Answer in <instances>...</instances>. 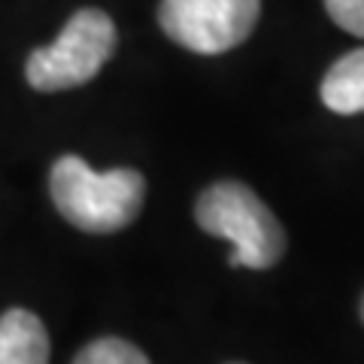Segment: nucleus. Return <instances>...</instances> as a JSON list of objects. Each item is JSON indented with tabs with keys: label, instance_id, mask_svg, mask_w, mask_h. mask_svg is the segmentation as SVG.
I'll return each mask as SVG.
<instances>
[{
	"label": "nucleus",
	"instance_id": "1",
	"mask_svg": "<svg viewBox=\"0 0 364 364\" xmlns=\"http://www.w3.org/2000/svg\"><path fill=\"white\" fill-rule=\"evenodd\" d=\"M49 191L58 213L79 231L112 234L128 228L140 215L146 179L128 167L100 173V170H91L79 155H64L52 167Z\"/></svg>",
	"mask_w": 364,
	"mask_h": 364
},
{
	"label": "nucleus",
	"instance_id": "2",
	"mask_svg": "<svg viewBox=\"0 0 364 364\" xmlns=\"http://www.w3.org/2000/svg\"><path fill=\"white\" fill-rule=\"evenodd\" d=\"M195 219L207 234L234 243L231 267L267 270L286 252V231L264 200L234 179L215 182L198 198Z\"/></svg>",
	"mask_w": 364,
	"mask_h": 364
},
{
	"label": "nucleus",
	"instance_id": "3",
	"mask_svg": "<svg viewBox=\"0 0 364 364\" xmlns=\"http://www.w3.org/2000/svg\"><path fill=\"white\" fill-rule=\"evenodd\" d=\"M116 49V25L100 9H79L52 46L31 52L28 82L37 91H64L85 85L100 73Z\"/></svg>",
	"mask_w": 364,
	"mask_h": 364
},
{
	"label": "nucleus",
	"instance_id": "4",
	"mask_svg": "<svg viewBox=\"0 0 364 364\" xmlns=\"http://www.w3.org/2000/svg\"><path fill=\"white\" fill-rule=\"evenodd\" d=\"M261 0H161L158 21L182 49L219 55L252 33Z\"/></svg>",
	"mask_w": 364,
	"mask_h": 364
},
{
	"label": "nucleus",
	"instance_id": "5",
	"mask_svg": "<svg viewBox=\"0 0 364 364\" xmlns=\"http://www.w3.org/2000/svg\"><path fill=\"white\" fill-rule=\"evenodd\" d=\"M49 334L31 310H6L0 316V364H49Z\"/></svg>",
	"mask_w": 364,
	"mask_h": 364
},
{
	"label": "nucleus",
	"instance_id": "6",
	"mask_svg": "<svg viewBox=\"0 0 364 364\" xmlns=\"http://www.w3.org/2000/svg\"><path fill=\"white\" fill-rule=\"evenodd\" d=\"M322 104L340 116L364 112V49L349 52L331 64L322 79Z\"/></svg>",
	"mask_w": 364,
	"mask_h": 364
},
{
	"label": "nucleus",
	"instance_id": "7",
	"mask_svg": "<svg viewBox=\"0 0 364 364\" xmlns=\"http://www.w3.org/2000/svg\"><path fill=\"white\" fill-rule=\"evenodd\" d=\"M73 364H152L134 343L122 337H100L95 343H88Z\"/></svg>",
	"mask_w": 364,
	"mask_h": 364
},
{
	"label": "nucleus",
	"instance_id": "8",
	"mask_svg": "<svg viewBox=\"0 0 364 364\" xmlns=\"http://www.w3.org/2000/svg\"><path fill=\"white\" fill-rule=\"evenodd\" d=\"M325 6L343 31L364 37V0H325Z\"/></svg>",
	"mask_w": 364,
	"mask_h": 364
},
{
	"label": "nucleus",
	"instance_id": "9",
	"mask_svg": "<svg viewBox=\"0 0 364 364\" xmlns=\"http://www.w3.org/2000/svg\"><path fill=\"white\" fill-rule=\"evenodd\" d=\"M361 318H364V301H361Z\"/></svg>",
	"mask_w": 364,
	"mask_h": 364
},
{
	"label": "nucleus",
	"instance_id": "10",
	"mask_svg": "<svg viewBox=\"0 0 364 364\" xmlns=\"http://www.w3.org/2000/svg\"><path fill=\"white\" fill-rule=\"evenodd\" d=\"M234 364H243V361H234Z\"/></svg>",
	"mask_w": 364,
	"mask_h": 364
}]
</instances>
